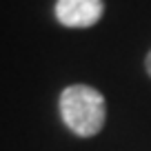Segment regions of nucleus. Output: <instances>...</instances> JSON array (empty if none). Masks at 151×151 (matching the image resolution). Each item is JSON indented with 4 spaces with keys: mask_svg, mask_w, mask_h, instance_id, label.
<instances>
[{
    "mask_svg": "<svg viewBox=\"0 0 151 151\" xmlns=\"http://www.w3.org/2000/svg\"><path fill=\"white\" fill-rule=\"evenodd\" d=\"M60 116L76 136L91 138L104 127L107 104L98 89L71 85L60 93Z\"/></svg>",
    "mask_w": 151,
    "mask_h": 151,
    "instance_id": "f257e3e1",
    "label": "nucleus"
},
{
    "mask_svg": "<svg viewBox=\"0 0 151 151\" xmlns=\"http://www.w3.org/2000/svg\"><path fill=\"white\" fill-rule=\"evenodd\" d=\"M102 11H104L102 0H58L56 2L58 22L69 29L93 27L102 18Z\"/></svg>",
    "mask_w": 151,
    "mask_h": 151,
    "instance_id": "f03ea898",
    "label": "nucleus"
},
{
    "mask_svg": "<svg viewBox=\"0 0 151 151\" xmlns=\"http://www.w3.org/2000/svg\"><path fill=\"white\" fill-rule=\"evenodd\" d=\"M145 67H147V73L151 76V51L147 53V58H145Z\"/></svg>",
    "mask_w": 151,
    "mask_h": 151,
    "instance_id": "7ed1b4c3",
    "label": "nucleus"
}]
</instances>
